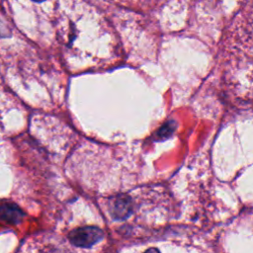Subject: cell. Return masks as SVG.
<instances>
[{
	"mask_svg": "<svg viewBox=\"0 0 253 253\" xmlns=\"http://www.w3.org/2000/svg\"><path fill=\"white\" fill-rule=\"evenodd\" d=\"M144 253H160V251L157 248H149Z\"/></svg>",
	"mask_w": 253,
	"mask_h": 253,
	"instance_id": "obj_5",
	"label": "cell"
},
{
	"mask_svg": "<svg viewBox=\"0 0 253 253\" xmlns=\"http://www.w3.org/2000/svg\"><path fill=\"white\" fill-rule=\"evenodd\" d=\"M103 236V231L97 226H82L73 229L68 234V239L76 247L90 248L100 241Z\"/></svg>",
	"mask_w": 253,
	"mask_h": 253,
	"instance_id": "obj_1",
	"label": "cell"
},
{
	"mask_svg": "<svg viewBox=\"0 0 253 253\" xmlns=\"http://www.w3.org/2000/svg\"><path fill=\"white\" fill-rule=\"evenodd\" d=\"M23 211L16 205L7 203L0 206V220L9 224H18L24 217Z\"/></svg>",
	"mask_w": 253,
	"mask_h": 253,
	"instance_id": "obj_3",
	"label": "cell"
},
{
	"mask_svg": "<svg viewBox=\"0 0 253 253\" xmlns=\"http://www.w3.org/2000/svg\"><path fill=\"white\" fill-rule=\"evenodd\" d=\"M176 128V124L173 121H169L167 123H165L155 133L156 139L158 140H164L166 138H168L173 131Z\"/></svg>",
	"mask_w": 253,
	"mask_h": 253,
	"instance_id": "obj_4",
	"label": "cell"
},
{
	"mask_svg": "<svg viewBox=\"0 0 253 253\" xmlns=\"http://www.w3.org/2000/svg\"><path fill=\"white\" fill-rule=\"evenodd\" d=\"M131 211V202L128 197L119 196L110 203V212L116 219L126 218Z\"/></svg>",
	"mask_w": 253,
	"mask_h": 253,
	"instance_id": "obj_2",
	"label": "cell"
}]
</instances>
